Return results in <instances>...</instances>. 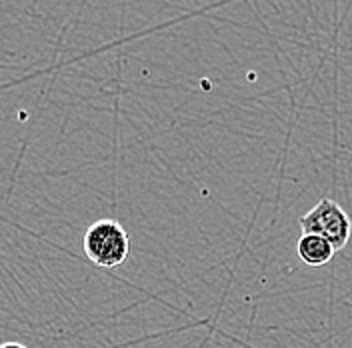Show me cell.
I'll return each instance as SVG.
<instances>
[{"instance_id": "cell-1", "label": "cell", "mask_w": 352, "mask_h": 348, "mask_svg": "<svg viewBox=\"0 0 352 348\" xmlns=\"http://www.w3.org/2000/svg\"><path fill=\"white\" fill-rule=\"evenodd\" d=\"M87 259L98 268H116L124 264L131 252V240L124 226L112 218L96 220L82 239Z\"/></svg>"}, {"instance_id": "cell-2", "label": "cell", "mask_w": 352, "mask_h": 348, "mask_svg": "<svg viewBox=\"0 0 352 348\" xmlns=\"http://www.w3.org/2000/svg\"><path fill=\"white\" fill-rule=\"evenodd\" d=\"M300 228L302 235H318L327 239L338 252L351 240L352 220L336 200L320 198V202L300 218Z\"/></svg>"}, {"instance_id": "cell-3", "label": "cell", "mask_w": 352, "mask_h": 348, "mask_svg": "<svg viewBox=\"0 0 352 348\" xmlns=\"http://www.w3.org/2000/svg\"><path fill=\"white\" fill-rule=\"evenodd\" d=\"M334 248L329 240L318 237V235H302L300 239L296 240V254L298 259L305 262L307 266L318 268L324 266L332 261L334 257Z\"/></svg>"}, {"instance_id": "cell-4", "label": "cell", "mask_w": 352, "mask_h": 348, "mask_svg": "<svg viewBox=\"0 0 352 348\" xmlns=\"http://www.w3.org/2000/svg\"><path fill=\"white\" fill-rule=\"evenodd\" d=\"M0 348H26L24 345H21V342H2L0 345Z\"/></svg>"}]
</instances>
